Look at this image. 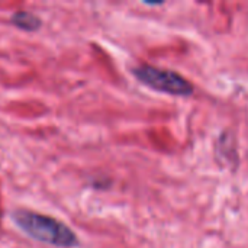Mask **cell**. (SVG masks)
<instances>
[{"label":"cell","instance_id":"1","mask_svg":"<svg viewBox=\"0 0 248 248\" xmlns=\"http://www.w3.org/2000/svg\"><path fill=\"white\" fill-rule=\"evenodd\" d=\"M13 219L20 230L38 241L58 247H73L77 244V238L73 231L54 218L35 212L19 211L13 214Z\"/></svg>","mask_w":248,"mask_h":248},{"label":"cell","instance_id":"2","mask_svg":"<svg viewBox=\"0 0 248 248\" xmlns=\"http://www.w3.org/2000/svg\"><path fill=\"white\" fill-rule=\"evenodd\" d=\"M135 76L145 86L157 92H163V93H169L174 96H190L193 93L192 84L186 78H183L180 74L170 71V70H161V68H155L151 65H142L135 70Z\"/></svg>","mask_w":248,"mask_h":248},{"label":"cell","instance_id":"3","mask_svg":"<svg viewBox=\"0 0 248 248\" xmlns=\"http://www.w3.org/2000/svg\"><path fill=\"white\" fill-rule=\"evenodd\" d=\"M13 23L16 26L22 28V29H26V31H33V29H36L41 25L39 19L36 16L28 13V12H19V13H16L13 16Z\"/></svg>","mask_w":248,"mask_h":248}]
</instances>
